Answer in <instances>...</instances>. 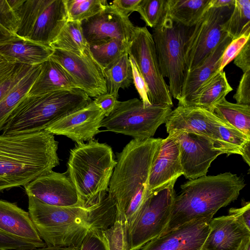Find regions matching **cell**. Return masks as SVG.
Segmentation results:
<instances>
[{
  "mask_svg": "<svg viewBox=\"0 0 250 250\" xmlns=\"http://www.w3.org/2000/svg\"><path fill=\"white\" fill-rule=\"evenodd\" d=\"M223 30L234 40L243 35H250V0H235L230 17L225 22Z\"/></svg>",
  "mask_w": 250,
  "mask_h": 250,
  "instance_id": "obj_32",
  "label": "cell"
},
{
  "mask_svg": "<svg viewBox=\"0 0 250 250\" xmlns=\"http://www.w3.org/2000/svg\"><path fill=\"white\" fill-rule=\"evenodd\" d=\"M105 115L92 101L84 107L64 117L44 130L53 135L65 136L77 144L94 139L100 132Z\"/></svg>",
  "mask_w": 250,
  "mask_h": 250,
  "instance_id": "obj_17",
  "label": "cell"
},
{
  "mask_svg": "<svg viewBox=\"0 0 250 250\" xmlns=\"http://www.w3.org/2000/svg\"><path fill=\"white\" fill-rule=\"evenodd\" d=\"M103 231L94 230L89 231L83 240L80 250H107Z\"/></svg>",
  "mask_w": 250,
  "mask_h": 250,
  "instance_id": "obj_42",
  "label": "cell"
},
{
  "mask_svg": "<svg viewBox=\"0 0 250 250\" xmlns=\"http://www.w3.org/2000/svg\"><path fill=\"white\" fill-rule=\"evenodd\" d=\"M250 39V35H243L231 41L222 55L219 71H223L224 67L234 59Z\"/></svg>",
  "mask_w": 250,
  "mask_h": 250,
  "instance_id": "obj_40",
  "label": "cell"
},
{
  "mask_svg": "<svg viewBox=\"0 0 250 250\" xmlns=\"http://www.w3.org/2000/svg\"><path fill=\"white\" fill-rule=\"evenodd\" d=\"M17 36L6 30L0 25V42L10 40Z\"/></svg>",
  "mask_w": 250,
  "mask_h": 250,
  "instance_id": "obj_52",
  "label": "cell"
},
{
  "mask_svg": "<svg viewBox=\"0 0 250 250\" xmlns=\"http://www.w3.org/2000/svg\"><path fill=\"white\" fill-rule=\"evenodd\" d=\"M116 164L111 146L98 140L77 144L70 150L66 173L81 206H94L104 198Z\"/></svg>",
  "mask_w": 250,
  "mask_h": 250,
  "instance_id": "obj_5",
  "label": "cell"
},
{
  "mask_svg": "<svg viewBox=\"0 0 250 250\" xmlns=\"http://www.w3.org/2000/svg\"><path fill=\"white\" fill-rule=\"evenodd\" d=\"M41 69V64L34 66L0 102V131L13 110L27 95Z\"/></svg>",
  "mask_w": 250,
  "mask_h": 250,
  "instance_id": "obj_28",
  "label": "cell"
},
{
  "mask_svg": "<svg viewBox=\"0 0 250 250\" xmlns=\"http://www.w3.org/2000/svg\"><path fill=\"white\" fill-rule=\"evenodd\" d=\"M190 28L173 21L166 14L151 34L161 72L168 79L171 97L177 100L186 72L184 46Z\"/></svg>",
  "mask_w": 250,
  "mask_h": 250,
  "instance_id": "obj_8",
  "label": "cell"
},
{
  "mask_svg": "<svg viewBox=\"0 0 250 250\" xmlns=\"http://www.w3.org/2000/svg\"><path fill=\"white\" fill-rule=\"evenodd\" d=\"M67 21L82 22L104 10L105 0H64Z\"/></svg>",
  "mask_w": 250,
  "mask_h": 250,
  "instance_id": "obj_34",
  "label": "cell"
},
{
  "mask_svg": "<svg viewBox=\"0 0 250 250\" xmlns=\"http://www.w3.org/2000/svg\"><path fill=\"white\" fill-rule=\"evenodd\" d=\"M129 59L131 64L132 72L133 83L139 94L145 107H148L151 105L149 102V90L146 83L140 72L138 66L133 58L129 56Z\"/></svg>",
  "mask_w": 250,
  "mask_h": 250,
  "instance_id": "obj_39",
  "label": "cell"
},
{
  "mask_svg": "<svg viewBox=\"0 0 250 250\" xmlns=\"http://www.w3.org/2000/svg\"><path fill=\"white\" fill-rule=\"evenodd\" d=\"M240 250H250V242L247 243Z\"/></svg>",
  "mask_w": 250,
  "mask_h": 250,
  "instance_id": "obj_53",
  "label": "cell"
},
{
  "mask_svg": "<svg viewBox=\"0 0 250 250\" xmlns=\"http://www.w3.org/2000/svg\"><path fill=\"white\" fill-rule=\"evenodd\" d=\"M231 41L227 35L200 65L186 72L178 106H183L202 84L219 71L222 55Z\"/></svg>",
  "mask_w": 250,
  "mask_h": 250,
  "instance_id": "obj_22",
  "label": "cell"
},
{
  "mask_svg": "<svg viewBox=\"0 0 250 250\" xmlns=\"http://www.w3.org/2000/svg\"><path fill=\"white\" fill-rule=\"evenodd\" d=\"M0 230L9 235L46 246L29 212L15 203L0 199Z\"/></svg>",
  "mask_w": 250,
  "mask_h": 250,
  "instance_id": "obj_23",
  "label": "cell"
},
{
  "mask_svg": "<svg viewBox=\"0 0 250 250\" xmlns=\"http://www.w3.org/2000/svg\"><path fill=\"white\" fill-rule=\"evenodd\" d=\"M20 20L16 35L50 46L67 21L64 0H9Z\"/></svg>",
  "mask_w": 250,
  "mask_h": 250,
  "instance_id": "obj_7",
  "label": "cell"
},
{
  "mask_svg": "<svg viewBox=\"0 0 250 250\" xmlns=\"http://www.w3.org/2000/svg\"><path fill=\"white\" fill-rule=\"evenodd\" d=\"M245 186L243 178L230 172L205 175L185 182L175 195L170 218L163 233L196 218L215 215L236 200Z\"/></svg>",
  "mask_w": 250,
  "mask_h": 250,
  "instance_id": "obj_4",
  "label": "cell"
},
{
  "mask_svg": "<svg viewBox=\"0 0 250 250\" xmlns=\"http://www.w3.org/2000/svg\"><path fill=\"white\" fill-rule=\"evenodd\" d=\"M229 214H233L240 217L246 226L250 229V203L246 202L240 208H231Z\"/></svg>",
  "mask_w": 250,
  "mask_h": 250,
  "instance_id": "obj_48",
  "label": "cell"
},
{
  "mask_svg": "<svg viewBox=\"0 0 250 250\" xmlns=\"http://www.w3.org/2000/svg\"><path fill=\"white\" fill-rule=\"evenodd\" d=\"M250 242V229L237 215L212 218L201 250H240Z\"/></svg>",
  "mask_w": 250,
  "mask_h": 250,
  "instance_id": "obj_20",
  "label": "cell"
},
{
  "mask_svg": "<svg viewBox=\"0 0 250 250\" xmlns=\"http://www.w3.org/2000/svg\"><path fill=\"white\" fill-rule=\"evenodd\" d=\"M221 121L213 112L203 108L178 106L171 111L165 123L168 134L183 131L205 136L213 142L216 148L228 154L219 133Z\"/></svg>",
  "mask_w": 250,
  "mask_h": 250,
  "instance_id": "obj_15",
  "label": "cell"
},
{
  "mask_svg": "<svg viewBox=\"0 0 250 250\" xmlns=\"http://www.w3.org/2000/svg\"><path fill=\"white\" fill-rule=\"evenodd\" d=\"M83 35L89 45L116 39L129 42L135 26L129 18L123 17L109 5L81 22Z\"/></svg>",
  "mask_w": 250,
  "mask_h": 250,
  "instance_id": "obj_19",
  "label": "cell"
},
{
  "mask_svg": "<svg viewBox=\"0 0 250 250\" xmlns=\"http://www.w3.org/2000/svg\"><path fill=\"white\" fill-rule=\"evenodd\" d=\"M78 247L45 246L28 250H80Z\"/></svg>",
  "mask_w": 250,
  "mask_h": 250,
  "instance_id": "obj_50",
  "label": "cell"
},
{
  "mask_svg": "<svg viewBox=\"0 0 250 250\" xmlns=\"http://www.w3.org/2000/svg\"><path fill=\"white\" fill-rule=\"evenodd\" d=\"M233 63L240 68L243 73L250 70V40L235 57Z\"/></svg>",
  "mask_w": 250,
  "mask_h": 250,
  "instance_id": "obj_46",
  "label": "cell"
},
{
  "mask_svg": "<svg viewBox=\"0 0 250 250\" xmlns=\"http://www.w3.org/2000/svg\"><path fill=\"white\" fill-rule=\"evenodd\" d=\"M107 93L118 95L120 88H126L133 83L132 72L127 51L116 61L104 69Z\"/></svg>",
  "mask_w": 250,
  "mask_h": 250,
  "instance_id": "obj_31",
  "label": "cell"
},
{
  "mask_svg": "<svg viewBox=\"0 0 250 250\" xmlns=\"http://www.w3.org/2000/svg\"><path fill=\"white\" fill-rule=\"evenodd\" d=\"M233 7L210 8L190 28L184 46L186 72L200 65L228 35L223 25Z\"/></svg>",
  "mask_w": 250,
  "mask_h": 250,
  "instance_id": "obj_12",
  "label": "cell"
},
{
  "mask_svg": "<svg viewBox=\"0 0 250 250\" xmlns=\"http://www.w3.org/2000/svg\"><path fill=\"white\" fill-rule=\"evenodd\" d=\"M177 180L148 192L128 226L129 250H139L166 230L169 223Z\"/></svg>",
  "mask_w": 250,
  "mask_h": 250,
  "instance_id": "obj_10",
  "label": "cell"
},
{
  "mask_svg": "<svg viewBox=\"0 0 250 250\" xmlns=\"http://www.w3.org/2000/svg\"><path fill=\"white\" fill-rule=\"evenodd\" d=\"M49 46L53 49L83 55L89 45L83 35L81 22L67 21Z\"/></svg>",
  "mask_w": 250,
  "mask_h": 250,
  "instance_id": "obj_30",
  "label": "cell"
},
{
  "mask_svg": "<svg viewBox=\"0 0 250 250\" xmlns=\"http://www.w3.org/2000/svg\"><path fill=\"white\" fill-rule=\"evenodd\" d=\"M211 0H167L166 15L186 27L195 25L211 8Z\"/></svg>",
  "mask_w": 250,
  "mask_h": 250,
  "instance_id": "obj_27",
  "label": "cell"
},
{
  "mask_svg": "<svg viewBox=\"0 0 250 250\" xmlns=\"http://www.w3.org/2000/svg\"><path fill=\"white\" fill-rule=\"evenodd\" d=\"M58 142L44 130L0 135V191L25 186L60 164Z\"/></svg>",
  "mask_w": 250,
  "mask_h": 250,
  "instance_id": "obj_2",
  "label": "cell"
},
{
  "mask_svg": "<svg viewBox=\"0 0 250 250\" xmlns=\"http://www.w3.org/2000/svg\"><path fill=\"white\" fill-rule=\"evenodd\" d=\"M91 100L79 88L26 95L7 119L2 135L44 130L47 126L88 105Z\"/></svg>",
  "mask_w": 250,
  "mask_h": 250,
  "instance_id": "obj_6",
  "label": "cell"
},
{
  "mask_svg": "<svg viewBox=\"0 0 250 250\" xmlns=\"http://www.w3.org/2000/svg\"><path fill=\"white\" fill-rule=\"evenodd\" d=\"M127 52L146 83L151 104L172 107V97L160 69L153 39L146 27L135 26Z\"/></svg>",
  "mask_w": 250,
  "mask_h": 250,
  "instance_id": "obj_11",
  "label": "cell"
},
{
  "mask_svg": "<svg viewBox=\"0 0 250 250\" xmlns=\"http://www.w3.org/2000/svg\"><path fill=\"white\" fill-rule=\"evenodd\" d=\"M107 250H129L128 224L125 216L116 215L114 223L103 231Z\"/></svg>",
  "mask_w": 250,
  "mask_h": 250,
  "instance_id": "obj_35",
  "label": "cell"
},
{
  "mask_svg": "<svg viewBox=\"0 0 250 250\" xmlns=\"http://www.w3.org/2000/svg\"><path fill=\"white\" fill-rule=\"evenodd\" d=\"M213 113L250 138V105L231 103L225 98L215 105Z\"/></svg>",
  "mask_w": 250,
  "mask_h": 250,
  "instance_id": "obj_29",
  "label": "cell"
},
{
  "mask_svg": "<svg viewBox=\"0 0 250 250\" xmlns=\"http://www.w3.org/2000/svg\"><path fill=\"white\" fill-rule=\"evenodd\" d=\"M168 134L179 142L183 175L189 180L206 175L211 163L219 155L224 154L205 136L183 131Z\"/></svg>",
  "mask_w": 250,
  "mask_h": 250,
  "instance_id": "obj_14",
  "label": "cell"
},
{
  "mask_svg": "<svg viewBox=\"0 0 250 250\" xmlns=\"http://www.w3.org/2000/svg\"><path fill=\"white\" fill-rule=\"evenodd\" d=\"M19 22V18L9 0H0V25L16 35Z\"/></svg>",
  "mask_w": 250,
  "mask_h": 250,
  "instance_id": "obj_37",
  "label": "cell"
},
{
  "mask_svg": "<svg viewBox=\"0 0 250 250\" xmlns=\"http://www.w3.org/2000/svg\"><path fill=\"white\" fill-rule=\"evenodd\" d=\"M162 139L131 140L119 153L109 185L114 199L116 215L124 216L128 227L142 205L148 192L149 172Z\"/></svg>",
  "mask_w": 250,
  "mask_h": 250,
  "instance_id": "obj_3",
  "label": "cell"
},
{
  "mask_svg": "<svg viewBox=\"0 0 250 250\" xmlns=\"http://www.w3.org/2000/svg\"><path fill=\"white\" fill-rule=\"evenodd\" d=\"M45 246L9 235L0 230V250H28Z\"/></svg>",
  "mask_w": 250,
  "mask_h": 250,
  "instance_id": "obj_38",
  "label": "cell"
},
{
  "mask_svg": "<svg viewBox=\"0 0 250 250\" xmlns=\"http://www.w3.org/2000/svg\"><path fill=\"white\" fill-rule=\"evenodd\" d=\"M241 155L247 164L250 166V141H248L241 151Z\"/></svg>",
  "mask_w": 250,
  "mask_h": 250,
  "instance_id": "obj_51",
  "label": "cell"
},
{
  "mask_svg": "<svg viewBox=\"0 0 250 250\" xmlns=\"http://www.w3.org/2000/svg\"><path fill=\"white\" fill-rule=\"evenodd\" d=\"M24 187L28 196L34 197L49 205L81 206L76 189L66 172L59 173L52 170L36 178Z\"/></svg>",
  "mask_w": 250,
  "mask_h": 250,
  "instance_id": "obj_18",
  "label": "cell"
},
{
  "mask_svg": "<svg viewBox=\"0 0 250 250\" xmlns=\"http://www.w3.org/2000/svg\"><path fill=\"white\" fill-rule=\"evenodd\" d=\"M119 96L106 93L94 98V103L102 110L105 117L108 116L114 110Z\"/></svg>",
  "mask_w": 250,
  "mask_h": 250,
  "instance_id": "obj_45",
  "label": "cell"
},
{
  "mask_svg": "<svg viewBox=\"0 0 250 250\" xmlns=\"http://www.w3.org/2000/svg\"><path fill=\"white\" fill-rule=\"evenodd\" d=\"M129 42L112 39L99 44L89 45L90 52L97 62L104 69L127 51Z\"/></svg>",
  "mask_w": 250,
  "mask_h": 250,
  "instance_id": "obj_33",
  "label": "cell"
},
{
  "mask_svg": "<svg viewBox=\"0 0 250 250\" xmlns=\"http://www.w3.org/2000/svg\"><path fill=\"white\" fill-rule=\"evenodd\" d=\"M28 197L29 215L47 246L80 247L89 231L105 230L116 219V204L108 192L89 207L52 206Z\"/></svg>",
  "mask_w": 250,
  "mask_h": 250,
  "instance_id": "obj_1",
  "label": "cell"
},
{
  "mask_svg": "<svg viewBox=\"0 0 250 250\" xmlns=\"http://www.w3.org/2000/svg\"><path fill=\"white\" fill-rule=\"evenodd\" d=\"M75 88L78 87L72 77L62 66L49 57L41 64L40 73L27 95Z\"/></svg>",
  "mask_w": 250,
  "mask_h": 250,
  "instance_id": "obj_25",
  "label": "cell"
},
{
  "mask_svg": "<svg viewBox=\"0 0 250 250\" xmlns=\"http://www.w3.org/2000/svg\"><path fill=\"white\" fill-rule=\"evenodd\" d=\"M167 0H141L138 12L146 24L154 28L166 14Z\"/></svg>",
  "mask_w": 250,
  "mask_h": 250,
  "instance_id": "obj_36",
  "label": "cell"
},
{
  "mask_svg": "<svg viewBox=\"0 0 250 250\" xmlns=\"http://www.w3.org/2000/svg\"><path fill=\"white\" fill-rule=\"evenodd\" d=\"M33 66L21 64L9 77L0 84V102Z\"/></svg>",
  "mask_w": 250,
  "mask_h": 250,
  "instance_id": "obj_41",
  "label": "cell"
},
{
  "mask_svg": "<svg viewBox=\"0 0 250 250\" xmlns=\"http://www.w3.org/2000/svg\"><path fill=\"white\" fill-rule=\"evenodd\" d=\"M21 64L10 62L0 55V84L9 77Z\"/></svg>",
  "mask_w": 250,
  "mask_h": 250,
  "instance_id": "obj_47",
  "label": "cell"
},
{
  "mask_svg": "<svg viewBox=\"0 0 250 250\" xmlns=\"http://www.w3.org/2000/svg\"><path fill=\"white\" fill-rule=\"evenodd\" d=\"M183 175L178 141L171 134L162 139L159 150L151 166L148 191L158 189Z\"/></svg>",
  "mask_w": 250,
  "mask_h": 250,
  "instance_id": "obj_21",
  "label": "cell"
},
{
  "mask_svg": "<svg viewBox=\"0 0 250 250\" xmlns=\"http://www.w3.org/2000/svg\"><path fill=\"white\" fill-rule=\"evenodd\" d=\"M232 90L225 72L219 71L202 84L183 106L199 107L213 112L215 105Z\"/></svg>",
  "mask_w": 250,
  "mask_h": 250,
  "instance_id": "obj_26",
  "label": "cell"
},
{
  "mask_svg": "<svg viewBox=\"0 0 250 250\" xmlns=\"http://www.w3.org/2000/svg\"><path fill=\"white\" fill-rule=\"evenodd\" d=\"M50 58L69 74L78 86L89 97L107 93L104 69L93 58L89 47L83 55L53 49Z\"/></svg>",
  "mask_w": 250,
  "mask_h": 250,
  "instance_id": "obj_13",
  "label": "cell"
},
{
  "mask_svg": "<svg viewBox=\"0 0 250 250\" xmlns=\"http://www.w3.org/2000/svg\"><path fill=\"white\" fill-rule=\"evenodd\" d=\"M141 0H115L109 6L123 17L129 18L131 13L137 11Z\"/></svg>",
  "mask_w": 250,
  "mask_h": 250,
  "instance_id": "obj_44",
  "label": "cell"
},
{
  "mask_svg": "<svg viewBox=\"0 0 250 250\" xmlns=\"http://www.w3.org/2000/svg\"><path fill=\"white\" fill-rule=\"evenodd\" d=\"M214 215L196 218L146 243L141 250H201Z\"/></svg>",
  "mask_w": 250,
  "mask_h": 250,
  "instance_id": "obj_16",
  "label": "cell"
},
{
  "mask_svg": "<svg viewBox=\"0 0 250 250\" xmlns=\"http://www.w3.org/2000/svg\"><path fill=\"white\" fill-rule=\"evenodd\" d=\"M235 0H211V8L230 7L234 6Z\"/></svg>",
  "mask_w": 250,
  "mask_h": 250,
  "instance_id": "obj_49",
  "label": "cell"
},
{
  "mask_svg": "<svg viewBox=\"0 0 250 250\" xmlns=\"http://www.w3.org/2000/svg\"><path fill=\"white\" fill-rule=\"evenodd\" d=\"M233 97L237 104L250 105V70L243 73Z\"/></svg>",
  "mask_w": 250,
  "mask_h": 250,
  "instance_id": "obj_43",
  "label": "cell"
},
{
  "mask_svg": "<svg viewBox=\"0 0 250 250\" xmlns=\"http://www.w3.org/2000/svg\"><path fill=\"white\" fill-rule=\"evenodd\" d=\"M53 52L50 46L18 36L0 42V55L13 63L39 65L47 60Z\"/></svg>",
  "mask_w": 250,
  "mask_h": 250,
  "instance_id": "obj_24",
  "label": "cell"
},
{
  "mask_svg": "<svg viewBox=\"0 0 250 250\" xmlns=\"http://www.w3.org/2000/svg\"><path fill=\"white\" fill-rule=\"evenodd\" d=\"M168 105L145 107L141 100L133 98L118 101L113 111L102 121L106 130L131 136L137 141L152 138L158 127L165 123L172 111Z\"/></svg>",
  "mask_w": 250,
  "mask_h": 250,
  "instance_id": "obj_9",
  "label": "cell"
}]
</instances>
